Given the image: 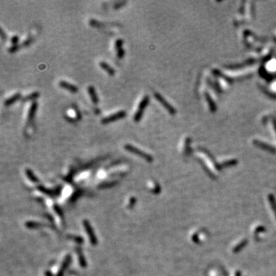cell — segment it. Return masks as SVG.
Masks as SVG:
<instances>
[{
	"mask_svg": "<svg viewBox=\"0 0 276 276\" xmlns=\"http://www.w3.org/2000/svg\"><path fill=\"white\" fill-rule=\"evenodd\" d=\"M124 150L128 151V152L133 153V154L137 155V157L143 158L144 160H146L148 163H151L153 161V157L150 156V154H148L146 152L141 150V149H139L137 147L131 145V144H125L124 147Z\"/></svg>",
	"mask_w": 276,
	"mask_h": 276,
	"instance_id": "6da1fadb",
	"label": "cell"
},
{
	"mask_svg": "<svg viewBox=\"0 0 276 276\" xmlns=\"http://www.w3.org/2000/svg\"><path fill=\"white\" fill-rule=\"evenodd\" d=\"M149 101H150L149 96L143 97V98L142 99V101H141V102H140V104H139V106H138L137 112L135 113V114H134V116H133V120H134V121L137 123V122H139L141 119H142L143 112H144L145 108L147 107Z\"/></svg>",
	"mask_w": 276,
	"mask_h": 276,
	"instance_id": "7a4b0ae2",
	"label": "cell"
},
{
	"mask_svg": "<svg viewBox=\"0 0 276 276\" xmlns=\"http://www.w3.org/2000/svg\"><path fill=\"white\" fill-rule=\"evenodd\" d=\"M83 226H84V230L86 231L87 234H88V236L89 240H90V242H91V245L97 246L98 243V239H97L96 235L94 234V229H93L92 226H91V224H90L88 220H83Z\"/></svg>",
	"mask_w": 276,
	"mask_h": 276,
	"instance_id": "3957f363",
	"label": "cell"
},
{
	"mask_svg": "<svg viewBox=\"0 0 276 276\" xmlns=\"http://www.w3.org/2000/svg\"><path fill=\"white\" fill-rule=\"evenodd\" d=\"M127 113L125 110H120L118 112L114 113L113 114H110L108 117H104L101 120V124H108L110 123H112L116 120H119L120 119H123L126 117Z\"/></svg>",
	"mask_w": 276,
	"mask_h": 276,
	"instance_id": "277c9868",
	"label": "cell"
},
{
	"mask_svg": "<svg viewBox=\"0 0 276 276\" xmlns=\"http://www.w3.org/2000/svg\"><path fill=\"white\" fill-rule=\"evenodd\" d=\"M123 44H124V41L122 39H117L115 41V48L117 52V56L119 59H123L125 54L124 48H123Z\"/></svg>",
	"mask_w": 276,
	"mask_h": 276,
	"instance_id": "5b68a950",
	"label": "cell"
},
{
	"mask_svg": "<svg viewBox=\"0 0 276 276\" xmlns=\"http://www.w3.org/2000/svg\"><path fill=\"white\" fill-rule=\"evenodd\" d=\"M59 85L60 88L68 90L71 93H77V91H78V88L75 86V84H71V83L65 81H61L59 83Z\"/></svg>",
	"mask_w": 276,
	"mask_h": 276,
	"instance_id": "8992f818",
	"label": "cell"
},
{
	"mask_svg": "<svg viewBox=\"0 0 276 276\" xmlns=\"http://www.w3.org/2000/svg\"><path fill=\"white\" fill-rule=\"evenodd\" d=\"M88 91L89 96L91 98V101L94 104H98L99 103V98L98 94H97L96 90L94 88V86L92 85H90V86L88 88Z\"/></svg>",
	"mask_w": 276,
	"mask_h": 276,
	"instance_id": "52a82bcc",
	"label": "cell"
},
{
	"mask_svg": "<svg viewBox=\"0 0 276 276\" xmlns=\"http://www.w3.org/2000/svg\"><path fill=\"white\" fill-rule=\"evenodd\" d=\"M38 109V103L34 101L32 105H31L30 108H29V110H28V123L29 124L30 122H32L35 117V113H36V110Z\"/></svg>",
	"mask_w": 276,
	"mask_h": 276,
	"instance_id": "ba28073f",
	"label": "cell"
},
{
	"mask_svg": "<svg viewBox=\"0 0 276 276\" xmlns=\"http://www.w3.org/2000/svg\"><path fill=\"white\" fill-rule=\"evenodd\" d=\"M99 65H100V67H101L104 71H105L106 72L108 73V75H110V76H114L115 70L111 66L109 65L107 62H105V61H101V62L99 63Z\"/></svg>",
	"mask_w": 276,
	"mask_h": 276,
	"instance_id": "9c48e42d",
	"label": "cell"
},
{
	"mask_svg": "<svg viewBox=\"0 0 276 276\" xmlns=\"http://www.w3.org/2000/svg\"><path fill=\"white\" fill-rule=\"evenodd\" d=\"M154 96H155V98H156V99H157V101H159V102H160V103H161L162 104H163V105H164V107H165V108H166V109L169 110V111H170V113L174 112V110H173V108H172V107H171V106L170 105V104H169L167 103L166 101H165V99H164V98H163V97L160 95V94H158V93H155Z\"/></svg>",
	"mask_w": 276,
	"mask_h": 276,
	"instance_id": "30bf717a",
	"label": "cell"
},
{
	"mask_svg": "<svg viewBox=\"0 0 276 276\" xmlns=\"http://www.w3.org/2000/svg\"><path fill=\"white\" fill-rule=\"evenodd\" d=\"M19 99H21V94L16 93V94H15L14 95H12V97H10L9 98L5 100V102H4V104H5V106H6V107H9V106L12 105V104H14L15 102H16L17 101H19Z\"/></svg>",
	"mask_w": 276,
	"mask_h": 276,
	"instance_id": "8fae6325",
	"label": "cell"
},
{
	"mask_svg": "<svg viewBox=\"0 0 276 276\" xmlns=\"http://www.w3.org/2000/svg\"><path fill=\"white\" fill-rule=\"evenodd\" d=\"M70 261H71L70 255L66 256L65 260H64L63 262H62V266H61V269L59 270V271L58 272V274H57V276H63L64 271H65V269L68 266V265H69V263H70Z\"/></svg>",
	"mask_w": 276,
	"mask_h": 276,
	"instance_id": "7c38bea8",
	"label": "cell"
},
{
	"mask_svg": "<svg viewBox=\"0 0 276 276\" xmlns=\"http://www.w3.org/2000/svg\"><path fill=\"white\" fill-rule=\"evenodd\" d=\"M26 174L27 176V177L31 182L36 183V182H39V180L38 179V177L35 175V173H33V171L30 169H26Z\"/></svg>",
	"mask_w": 276,
	"mask_h": 276,
	"instance_id": "4fadbf2b",
	"label": "cell"
},
{
	"mask_svg": "<svg viewBox=\"0 0 276 276\" xmlns=\"http://www.w3.org/2000/svg\"><path fill=\"white\" fill-rule=\"evenodd\" d=\"M77 257H78V262H79V265L82 268H86L87 267V261L84 258V255L82 254L81 251L78 250L77 252Z\"/></svg>",
	"mask_w": 276,
	"mask_h": 276,
	"instance_id": "5bb4252c",
	"label": "cell"
},
{
	"mask_svg": "<svg viewBox=\"0 0 276 276\" xmlns=\"http://www.w3.org/2000/svg\"><path fill=\"white\" fill-rule=\"evenodd\" d=\"M26 226L28 228V229H38V228H40L42 226V224L39 223V222H32V221H29V222H26Z\"/></svg>",
	"mask_w": 276,
	"mask_h": 276,
	"instance_id": "9a60e30c",
	"label": "cell"
},
{
	"mask_svg": "<svg viewBox=\"0 0 276 276\" xmlns=\"http://www.w3.org/2000/svg\"><path fill=\"white\" fill-rule=\"evenodd\" d=\"M40 96V94L38 92H34L32 94H29L27 97H26L25 98L22 99V101H31V100H35V99H37L38 97Z\"/></svg>",
	"mask_w": 276,
	"mask_h": 276,
	"instance_id": "2e32d148",
	"label": "cell"
},
{
	"mask_svg": "<svg viewBox=\"0 0 276 276\" xmlns=\"http://www.w3.org/2000/svg\"><path fill=\"white\" fill-rule=\"evenodd\" d=\"M70 239H71V240H73V241H75V242H77V243H78V244H81V243H82L83 242V238H81V237H80V236H68Z\"/></svg>",
	"mask_w": 276,
	"mask_h": 276,
	"instance_id": "e0dca14e",
	"label": "cell"
},
{
	"mask_svg": "<svg viewBox=\"0 0 276 276\" xmlns=\"http://www.w3.org/2000/svg\"><path fill=\"white\" fill-rule=\"evenodd\" d=\"M18 49H19V45L18 44H14V45H12V47L9 48V52H11V53H13V52H16Z\"/></svg>",
	"mask_w": 276,
	"mask_h": 276,
	"instance_id": "ac0fdd59",
	"label": "cell"
},
{
	"mask_svg": "<svg viewBox=\"0 0 276 276\" xmlns=\"http://www.w3.org/2000/svg\"><path fill=\"white\" fill-rule=\"evenodd\" d=\"M115 183H116V182H108L107 184H102V185L100 186L101 188H108V187H111L112 186H114V185H115Z\"/></svg>",
	"mask_w": 276,
	"mask_h": 276,
	"instance_id": "d6986e66",
	"label": "cell"
},
{
	"mask_svg": "<svg viewBox=\"0 0 276 276\" xmlns=\"http://www.w3.org/2000/svg\"><path fill=\"white\" fill-rule=\"evenodd\" d=\"M18 42H19V37L18 36H13V37L12 38V45H14V44H18Z\"/></svg>",
	"mask_w": 276,
	"mask_h": 276,
	"instance_id": "ffe728a7",
	"label": "cell"
},
{
	"mask_svg": "<svg viewBox=\"0 0 276 276\" xmlns=\"http://www.w3.org/2000/svg\"><path fill=\"white\" fill-rule=\"evenodd\" d=\"M125 2H121V3H117L116 5H114V9H119L120 7H121L122 5H124V4H125Z\"/></svg>",
	"mask_w": 276,
	"mask_h": 276,
	"instance_id": "44dd1931",
	"label": "cell"
},
{
	"mask_svg": "<svg viewBox=\"0 0 276 276\" xmlns=\"http://www.w3.org/2000/svg\"><path fill=\"white\" fill-rule=\"evenodd\" d=\"M45 275H46V276H52V273H51V272L46 271V272H45Z\"/></svg>",
	"mask_w": 276,
	"mask_h": 276,
	"instance_id": "7402d4cb",
	"label": "cell"
}]
</instances>
